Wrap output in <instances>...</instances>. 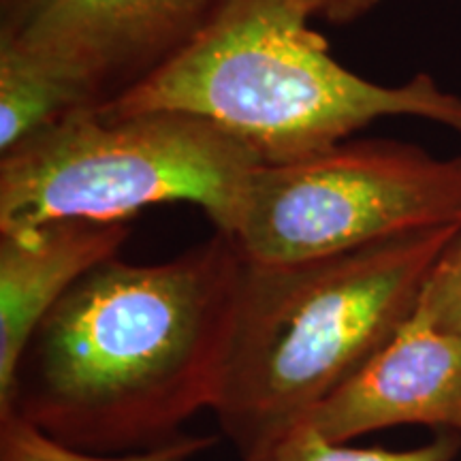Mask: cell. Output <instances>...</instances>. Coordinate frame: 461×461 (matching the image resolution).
Listing matches in <instances>:
<instances>
[{"instance_id":"cell-1","label":"cell","mask_w":461,"mask_h":461,"mask_svg":"<svg viewBox=\"0 0 461 461\" xmlns=\"http://www.w3.org/2000/svg\"><path fill=\"white\" fill-rule=\"evenodd\" d=\"M241 267L222 230L165 263L96 265L34 331L7 414L96 455L180 438L221 397Z\"/></svg>"},{"instance_id":"cell-2","label":"cell","mask_w":461,"mask_h":461,"mask_svg":"<svg viewBox=\"0 0 461 461\" xmlns=\"http://www.w3.org/2000/svg\"><path fill=\"white\" fill-rule=\"evenodd\" d=\"M461 224L263 265L244 258L218 423L240 461H261L411 319Z\"/></svg>"},{"instance_id":"cell-3","label":"cell","mask_w":461,"mask_h":461,"mask_svg":"<svg viewBox=\"0 0 461 461\" xmlns=\"http://www.w3.org/2000/svg\"><path fill=\"white\" fill-rule=\"evenodd\" d=\"M312 17V0H218L186 48L99 112L199 115L267 165L327 152L391 115L461 135L459 95L425 73L400 86L361 77L330 54Z\"/></svg>"},{"instance_id":"cell-4","label":"cell","mask_w":461,"mask_h":461,"mask_svg":"<svg viewBox=\"0 0 461 461\" xmlns=\"http://www.w3.org/2000/svg\"><path fill=\"white\" fill-rule=\"evenodd\" d=\"M258 165L199 115L84 109L0 152V233L60 218L129 222L143 207L193 203L230 235Z\"/></svg>"},{"instance_id":"cell-5","label":"cell","mask_w":461,"mask_h":461,"mask_svg":"<svg viewBox=\"0 0 461 461\" xmlns=\"http://www.w3.org/2000/svg\"><path fill=\"white\" fill-rule=\"evenodd\" d=\"M448 224H461V154L346 140L295 163L258 165L230 238L248 261L282 265Z\"/></svg>"},{"instance_id":"cell-6","label":"cell","mask_w":461,"mask_h":461,"mask_svg":"<svg viewBox=\"0 0 461 461\" xmlns=\"http://www.w3.org/2000/svg\"><path fill=\"white\" fill-rule=\"evenodd\" d=\"M218 0H0V43L118 99L167 65Z\"/></svg>"},{"instance_id":"cell-7","label":"cell","mask_w":461,"mask_h":461,"mask_svg":"<svg viewBox=\"0 0 461 461\" xmlns=\"http://www.w3.org/2000/svg\"><path fill=\"white\" fill-rule=\"evenodd\" d=\"M299 425L333 445L397 425L461 436V336L414 308L395 336Z\"/></svg>"},{"instance_id":"cell-8","label":"cell","mask_w":461,"mask_h":461,"mask_svg":"<svg viewBox=\"0 0 461 461\" xmlns=\"http://www.w3.org/2000/svg\"><path fill=\"white\" fill-rule=\"evenodd\" d=\"M129 222L60 218L0 233V417L11 411L22 357L50 310L96 265L118 257Z\"/></svg>"},{"instance_id":"cell-9","label":"cell","mask_w":461,"mask_h":461,"mask_svg":"<svg viewBox=\"0 0 461 461\" xmlns=\"http://www.w3.org/2000/svg\"><path fill=\"white\" fill-rule=\"evenodd\" d=\"M101 103L88 88L26 51L0 43V152Z\"/></svg>"},{"instance_id":"cell-10","label":"cell","mask_w":461,"mask_h":461,"mask_svg":"<svg viewBox=\"0 0 461 461\" xmlns=\"http://www.w3.org/2000/svg\"><path fill=\"white\" fill-rule=\"evenodd\" d=\"M212 445L214 438L180 436L148 451L96 455L62 445L20 414L0 419V461H186Z\"/></svg>"},{"instance_id":"cell-11","label":"cell","mask_w":461,"mask_h":461,"mask_svg":"<svg viewBox=\"0 0 461 461\" xmlns=\"http://www.w3.org/2000/svg\"><path fill=\"white\" fill-rule=\"evenodd\" d=\"M461 451V436L442 431L428 445L408 451L355 448L333 445L308 425H297L261 461H455Z\"/></svg>"},{"instance_id":"cell-12","label":"cell","mask_w":461,"mask_h":461,"mask_svg":"<svg viewBox=\"0 0 461 461\" xmlns=\"http://www.w3.org/2000/svg\"><path fill=\"white\" fill-rule=\"evenodd\" d=\"M417 310L440 330L461 336V230L431 269Z\"/></svg>"},{"instance_id":"cell-13","label":"cell","mask_w":461,"mask_h":461,"mask_svg":"<svg viewBox=\"0 0 461 461\" xmlns=\"http://www.w3.org/2000/svg\"><path fill=\"white\" fill-rule=\"evenodd\" d=\"M312 3L316 17H322L331 24H350L370 14L380 0H312Z\"/></svg>"}]
</instances>
